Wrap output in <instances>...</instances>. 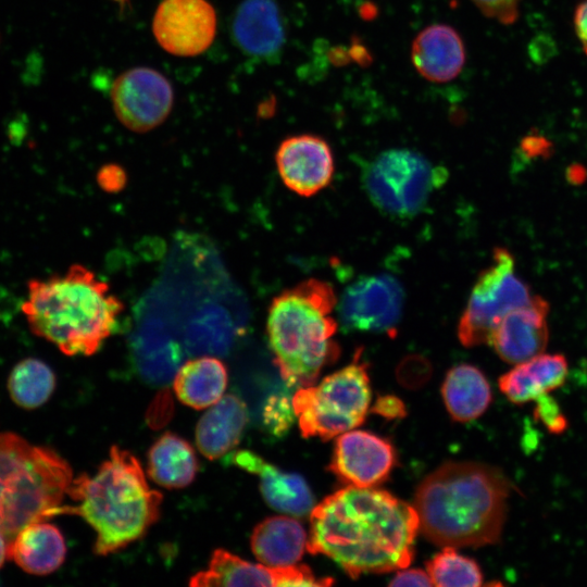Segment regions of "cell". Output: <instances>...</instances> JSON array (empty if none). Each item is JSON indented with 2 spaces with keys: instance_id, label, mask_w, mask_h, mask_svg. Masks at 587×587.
Masks as SVG:
<instances>
[{
  "instance_id": "obj_6",
  "label": "cell",
  "mask_w": 587,
  "mask_h": 587,
  "mask_svg": "<svg viewBox=\"0 0 587 587\" xmlns=\"http://www.w3.org/2000/svg\"><path fill=\"white\" fill-rule=\"evenodd\" d=\"M73 479L53 450L0 433V532L8 545L25 526L57 515Z\"/></svg>"
},
{
  "instance_id": "obj_38",
  "label": "cell",
  "mask_w": 587,
  "mask_h": 587,
  "mask_svg": "<svg viewBox=\"0 0 587 587\" xmlns=\"http://www.w3.org/2000/svg\"><path fill=\"white\" fill-rule=\"evenodd\" d=\"M114 1H117V2H125L126 0H114Z\"/></svg>"
},
{
  "instance_id": "obj_35",
  "label": "cell",
  "mask_w": 587,
  "mask_h": 587,
  "mask_svg": "<svg viewBox=\"0 0 587 587\" xmlns=\"http://www.w3.org/2000/svg\"><path fill=\"white\" fill-rule=\"evenodd\" d=\"M98 182L109 191L118 190L125 183V173L120 166L108 164L99 171Z\"/></svg>"
},
{
  "instance_id": "obj_4",
  "label": "cell",
  "mask_w": 587,
  "mask_h": 587,
  "mask_svg": "<svg viewBox=\"0 0 587 587\" xmlns=\"http://www.w3.org/2000/svg\"><path fill=\"white\" fill-rule=\"evenodd\" d=\"M67 495L77 505L57 514L80 515L96 532L93 551L107 555L142 537L160 516L162 495L149 487L136 457L112 447L93 476L73 479Z\"/></svg>"
},
{
  "instance_id": "obj_15",
  "label": "cell",
  "mask_w": 587,
  "mask_h": 587,
  "mask_svg": "<svg viewBox=\"0 0 587 587\" xmlns=\"http://www.w3.org/2000/svg\"><path fill=\"white\" fill-rule=\"evenodd\" d=\"M275 162L285 186L299 196H314L333 180V151L319 136L304 134L284 139Z\"/></svg>"
},
{
  "instance_id": "obj_8",
  "label": "cell",
  "mask_w": 587,
  "mask_h": 587,
  "mask_svg": "<svg viewBox=\"0 0 587 587\" xmlns=\"http://www.w3.org/2000/svg\"><path fill=\"white\" fill-rule=\"evenodd\" d=\"M446 178L445 168L407 148L380 152L363 173V184L371 201L380 211L397 217L419 213Z\"/></svg>"
},
{
  "instance_id": "obj_24",
  "label": "cell",
  "mask_w": 587,
  "mask_h": 587,
  "mask_svg": "<svg viewBox=\"0 0 587 587\" xmlns=\"http://www.w3.org/2000/svg\"><path fill=\"white\" fill-rule=\"evenodd\" d=\"M227 380L225 364L215 357L204 355L180 365L173 378V386L184 404L200 410L222 398Z\"/></svg>"
},
{
  "instance_id": "obj_31",
  "label": "cell",
  "mask_w": 587,
  "mask_h": 587,
  "mask_svg": "<svg viewBox=\"0 0 587 587\" xmlns=\"http://www.w3.org/2000/svg\"><path fill=\"white\" fill-rule=\"evenodd\" d=\"M536 401L535 416L539 419L550 432H563L567 426V422L555 400L550 397L549 394H545L538 397Z\"/></svg>"
},
{
  "instance_id": "obj_30",
  "label": "cell",
  "mask_w": 587,
  "mask_h": 587,
  "mask_svg": "<svg viewBox=\"0 0 587 587\" xmlns=\"http://www.w3.org/2000/svg\"><path fill=\"white\" fill-rule=\"evenodd\" d=\"M478 10L489 18L501 24L511 25L516 22L522 0H471Z\"/></svg>"
},
{
  "instance_id": "obj_2",
  "label": "cell",
  "mask_w": 587,
  "mask_h": 587,
  "mask_svg": "<svg viewBox=\"0 0 587 587\" xmlns=\"http://www.w3.org/2000/svg\"><path fill=\"white\" fill-rule=\"evenodd\" d=\"M511 483L491 465L449 461L417 487L420 529L441 547H483L499 541Z\"/></svg>"
},
{
  "instance_id": "obj_21",
  "label": "cell",
  "mask_w": 587,
  "mask_h": 587,
  "mask_svg": "<svg viewBox=\"0 0 587 587\" xmlns=\"http://www.w3.org/2000/svg\"><path fill=\"white\" fill-rule=\"evenodd\" d=\"M248 422L246 403L235 395H226L201 416L196 427V444L209 460L230 451L240 440Z\"/></svg>"
},
{
  "instance_id": "obj_36",
  "label": "cell",
  "mask_w": 587,
  "mask_h": 587,
  "mask_svg": "<svg viewBox=\"0 0 587 587\" xmlns=\"http://www.w3.org/2000/svg\"><path fill=\"white\" fill-rule=\"evenodd\" d=\"M574 27L583 50L587 54V0H584L576 8Z\"/></svg>"
},
{
  "instance_id": "obj_3",
  "label": "cell",
  "mask_w": 587,
  "mask_h": 587,
  "mask_svg": "<svg viewBox=\"0 0 587 587\" xmlns=\"http://www.w3.org/2000/svg\"><path fill=\"white\" fill-rule=\"evenodd\" d=\"M124 310L110 286L82 264L27 282L22 304L32 333L66 355H91L113 333Z\"/></svg>"
},
{
  "instance_id": "obj_18",
  "label": "cell",
  "mask_w": 587,
  "mask_h": 587,
  "mask_svg": "<svg viewBox=\"0 0 587 587\" xmlns=\"http://www.w3.org/2000/svg\"><path fill=\"white\" fill-rule=\"evenodd\" d=\"M230 462L258 475L263 498L273 509L297 517L311 513L314 498L300 475L283 472L250 450L236 451Z\"/></svg>"
},
{
  "instance_id": "obj_1",
  "label": "cell",
  "mask_w": 587,
  "mask_h": 587,
  "mask_svg": "<svg viewBox=\"0 0 587 587\" xmlns=\"http://www.w3.org/2000/svg\"><path fill=\"white\" fill-rule=\"evenodd\" d=\"M307 549L335 561L352 578L407 567L420 528L414 507L375 487L347 486L310 513Z\"/></svg>"
},
{
  "instance_id": "obj_9",
  "label": "cell",
  "mask_w": 587,
  "mask_h": 587,
  "mask_svg": "<svg viewBox=\"0 0 587 587\" xmlns=\"http://www.w3.org/2000/svg\"><path fill=\"white\" fill-rule=\"evenodd\" d=\"M530 299L527 285L515 275L513 255L496 248L491 264L479 274L461 315L459 340L467 348L489 344L500 321Z\"/></svg>"
},
{
  "instance_id": "obj_32",
  "label": "cell",
  "mask_w": 587,
  "mask_h": 587,
  "mask_svg": "<svg viewBox=\"0 0 587 587\" xmlns=\"http://www.w3.org/2000/svg\"><path fill=\"white\" fill-rule=\"evenodd\" d=\"M428 365L414 358L407 360L398 371V379L407 388H417L428 379Z\"/></svg>"
},
{
  "instance_id": "obj_20",
  "label": "cell",
  "mask_w": 587,
  "mask_h": 587,
  "mask_svg": "<svg viewBox=\"0 0 587 587\" xmlns=\"http://www.w3.org/2000/svg\"><path fill=\"white\" fill-rule=\"evenodd\" d=\"M567 372L569 365L564 355L540 353L515 364L499 377L498 384L512 403L524 404L561 387Z\"/></svg>"
},
{
  "instance_id": "obj_25",
  "label": "cell",
  "mask_w": 587,
  "mask_h": 587,
  "mask_svg": "<svg viewBox=\"0 0 587 587\" xmlns=\"http://www.w3.org/2000/svg\"><path fill=\"white\" fill-rule=\"evenodd\" d=\"M441 394L451 417L462 423L480 416L492 399L486 376L476 366L464 363L449 370Z\"/></svg>"
},
{
  "instance_id": "obj_10",
  "label": "cell",
  "mask_w": 587,
  "mask_h": 587,
  "mask_svg": "<svg viewBox=\"0 0 587 587\" xmlns=\"http://www.w3.org/2000/svg\"><path fill=\"white\" fill-rule=\"evenodd\" d=\"M110 97L117 120L136 133H146L162 124L174 103L170 80L147 66L133 67L117 76Z\"/></svg>"
},
{
  "instance_id": "obj_26",
  "label": "cell",
  "mask_w": 587,
  "mask_h": 587,
  "mask_svg": "<svg viewBox=\"0 0 587 587\" xmlns=\"http://www.w3.org/2000/svg\"><path fill=\"white\" fill-rule=\"evenodd\" d=\"M198 470L193 448L173 433L163 434L148 452V474L165 488H183L192 483Z\"/></svg>"
},
{
  "instance_id": "obj_29",
  "label": "cell",
  "mask_w": 587,
  "mask_h": 587,
  "mask_svg": "<svg viewBox=\"0 0 587 587\" xmlns=\"http://www.w3.org/2000/svg\"><path fill=\"white\" fill-rule=\"evenodd\" d=\"M296 417L292 400L284 394L271 396L264 405L263 422L268 432L283 436L290 428Z\"/></svg>"
},
{
  "instance_id": "obj_23",
  "label": "cell",
  "mask_w": 587,
  "mask_h": 587,
  "mask_svg": "<svg viewBox=\"0 0 587 587\" xmlns=\"http://www.w3.org/2000/svg\"><path fill=\"white\" fill-rule=\"evenodd\" d=\"M254 557L268 566H287L297 563L307 547L302 525L288 516H272L259 523L251 535Z\"/></svg>"
},
{
  "instance_id": "obj_17",
  "label": "cell",
  "mask_w": 587,
  "mask_h": 587,
  "mask_svg": "<svg viewBox=\"0 0 587 587\" xmlns=\"http://www.w3.org/2000/svg\"><path fill=\"white\" fill-rule=\"evenodd\" d=\"M548 302L541 297L510 311L495 328L489 344L507 363L517 364L532 359L548 344Z\"/></svg>"
},
{
  "instance_id": "obj_33",
  "label": "cell",
  "mask_w": 587,
  "mask_h": 587,
  "mask_svg": "<svg viewBox=\"0 0 587 587\" xmlns=\"http://www.w3.org/2000/svg\"><path fill=\"white\" fill-rule=\"evenodd\" d=\"M372 411L386 419H399L405 415L404 403L391 395L378 397Z\"/></svg>"
},
{
  "instance_id": "obj_16",
  "label": "cell",
  "mask_w": 587,
  "mask_h": 587,
  "mask_svg": "<svg viewBox=\"0 0 587 587\" xmlns=\"http://www.w3.org/2000/svg\"><path fill=\"white\" fill-rule=\"evenodd\" d=\"M230 34L247 57L273 63L282 55L286 33L275 0H243L235 11Z\"/></svg>"
},
{
  "instance_id": "obj_34",
  "label": "cell",
  "mask_w": 587,
  "mask_h": 587,
  "mask_svg": "<svg viewBox=\"0 0 587 587\" xmlns=\"http://www.w3.org/2000/svg\"><path fill=\"white\" fill-rule=\"evenodd\" d=\"M389 586H433L427 572L420 569L403 570L388 584Z\"/></svg>"
},
{
  "instance_id": "obj_22",
  "label": "cell",
  "mask_w": 587,
  "mask_h": 587,
  "mask_svg": "<svg viewBox=\"0 0 587 587\" xmlns=\"http://www.w3.org/2000/svg\"><path fill=\"white\" fill-rule=\"evenodd\" d=\"M66 546L63 535L45 521L25 526L8 548V557L22 570L36 575L54 572L64 562Z\"/></svg>"
},
{
  "instance_id": "obj_27",
  "label": "cell",
  "mask_w": 587,
  "mask_h": 587,
  "mask_svg": "<svg viewBox=\"0 0 587 587\" xmlns=\"http://www.w3.org/2000/svg\"><path fill=\"white\" fill-rule=\"evenodd\" d=\"M55 388V375L48 364L27 358L14 365L8 389L12 400L25 409H35L48 401Z\"/></svg>"
},
{
  "instance_id": "obj_37",
  "label": "cell",
  "mask_w": 587,
  "mask_h": 587,
  "mask_svg": "<svg viewBox=\"0 0 587 587\" xmlns=\"http://www.w3.org/2000/svg\"><path fill=\"white\" fill-rule=\"evenodd\" d=\"M8 541L3 534L0 532V567L2 566L5 557L8 555Z\"/></svg>"
},
{
  "instance_id": "obj_13",
  "label": "cell",
  "mask_w": 587,
  "mask_h": 587,
  "mask_svg": "<svg viewBox=\"0 0 587 587\" xmlns=\"http://www.w3.org/2000/svg\"><path fill=\"white\" fill-rule=\"evenodd\" d=\"M394 446L365 430L338 435L328 470L348 486L375 487L384 483L396 465Z\"/></svg>"
},
{
  "instance_id": "obj_28",
  "label": "cell",
  "mask_w": 587,
  "mask_h": 587,
  "mask_svg": "<svg viewBox=\"0 0 587 587\" xmlns=\"http://www.w3.org/2000/svg\"><path fill=\"white\" fill-rule=\"evenodd\" d=\"M433 586L474 587L483 584V574L475 560L458 553L454 547H444L426 563Z\"/></svg>"
},
{
  "instance_id": "obj_11",
  "label": "cell",
  "mask_w": 587,
  "mask_h": 587,
  "mask_svg": "<svg viewBox=\"0 0 587 587\" xmlns=\"http://www.w3.org/2000/svg\"><path fill=\"white\" fill-rule=\"evenodd\" d=\"M403 301L402 286L391 275L362 276L337 301L338 317L348 330L395 334Z\"/></svg>"
},
{
  "instance_id": "obj_12",
  "label": "cell",
  "mask_w": 587,
  "mask_h": 587,
  "mask_svg": "<svg viewBox=\"0 0 587 587\" xmlns=\"http://www.w3.org/2000/svg\"><path fill=\"white\" fill-rule=\"evenodd\" d=\"M152 32L166 52L195 57L212 45L216 13L208 0H162L153 16Z\"/></svg>"
},
{
  "instance_id": "obj_19",
  "label": "cell",
  "mask_w": 587,
  "mask_h": 587,
  "mask_svg": "<svg viewBox=\"0 0 587 587\" xmlns=\"http://www.w3.org/2000/svg\"><path fill=\"white\" fill-rule=\"evenodd\" d=\"M411 60L417 73L433 83L454 79L465 63V47L459 33L446 24H432L412 42Z\"/></svg>"
},
{
  "instance_id": "obj_5",
  "label": "cell",
  "mask_w": 587,
  "mask_h": 587,
  "mask_svg": "<svg viewBox=\"0 0 587 587\" xmlns=\"http://www.w3.org/2000/svg\"><path fill=\"white\" fill-rule=\"evenodd\" d=\"M337 298L329 283L309 278L276 296L268 308L266 333L284 379L292 386L314 385L322 370L339 355L333 339Z\"/></svg>"
},
{
  "instance_id": "obj_7",
  "label": "cell",
  "mask_w": 587,
  "mask_h": 587,
  "mask_svg": "<svg viewBox=\"0 0 587 587\" xmlns=\"http://www.w3.org/2000/svg\"><path fill=\"white\" fill-rule=\"evenodd\" d=\"M354 361L326 376L317 386L300 387L292 398L303 437L332 439L361 425L371 402L366 365Z\"/></svg>"
},
{
  "instance_id": "obj_14",
  "label": "cell",
  "mask_w": 587,
  "mask_h": 587,
  "mask_svg": "<svg viewBox=\"0 0 587 587\" xmlns=\"http://www.w3.org/2000/svg\"><path fill=\"white\" fill-rule=\"evenodd\" d=\"M330 577H315L307 565L268 566L248 562L225 549L213 551L207 571L198 572L190 586H329Z\"/></svg>"
}]
</instances>
